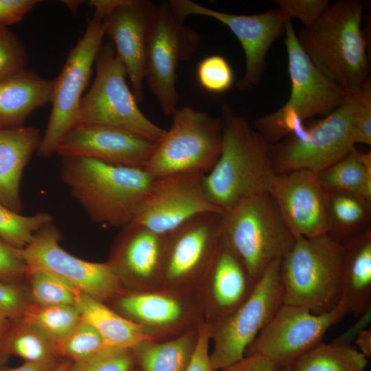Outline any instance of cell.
I'll list each match as a JSON object with an SVG mask.
<instances>
[{"mask_svg":"<svg viewBox=\"0 0 371 371\" xmlns=\"http://www.w3.org/2000/svg\"><path fill=\"white\" fill-rule=\"evenodd\" d=\"M27 59L19 38L8 27H0V80L25 69Z\"/></svg>","mask_w":371,"mask_h":371,"instance_id":"obj_39","label":"cell"},{"mask_svg":"<svg viewBox=\"0 0 371 371\" xmlns=\"http://www.w3.org/2000/svg\"><path fill=\"white\" fill-rule=\"evenodd\" d=\"M371 308L366 311L360 317L358 321L349 328L345 333L341 335L339 339L335 341V343L350 345V341L356 338L357 335L363 330L366 329V326L370 320Z\"/></svg>","mask_w":371,"mask_h":371,"instance_id":"obj_47","label":"cell"},{"mask_svg":"<svg viewBox=\"0 0 371 371\" xmlns=\"http://www.w3.org/2000/svg\"><path fill=\"white\" fill-rule=\"evenodd\" d=\"M64 4L67 5V7L72 11V12H75L76 10L78 8L80 4L82 1H63Z\"/></svg>","mask_w":371,"mask_h":371,"instance_id":"obj_51","label":"cell"},{"mask_svg":"<svg viewBox=\"0 0 371 371\" xmlns=\"http://www.w3.org/2000/svg\"><path fill=\"white\" fill-rule=\"evenodd\" d=\"M367 357L350 345L322 342L290 367L291 371H366Z\"/></svg>","mask_w":371,"mask_h":371,"instance_id":"obj_31","label":"cell"},{"mask_svg":"<svg viewBox=\"0 0 371 371\" xmlns=\"http://www.w3.org/2000/svg\"><path fill=\"white\" fill-rule=\"evenodd\" d=\"M210 342L208 326L204 322L199 326L197 343L186 371H216L210 360Z\"/></svg>","mask_w":371,"mask_h":371,"instance_id":"obj_44","label":"cell"},{"mask_svg":"<svg viewBox=\"0 0 371 371\" xmlns=\"http://www.w3.org/2000/svg\"><path fill=\"white\" fill-rule=\"evenodd\" d=\"M221 233L255 282L273 262L282 258L295 240L269 192L246 197L223 212Z\"/></svg>","mask_w":371,"mask_h":371,"instance_id":"obj_6","label":"cell"},{"mask_svg":"<svg viewBox=\"0 0 371 371\" xmlns=\"http://www.w3.org/2000/svg\"><path fill=\"white\" fill-rule=\"evenodd\" d=\"M344 247L328 234L297 236L280 260L283 304L315 314L333 310L340 302Z\"/></svg>","mask_w":371,"mask_h":371,"instance_id":"obj_4","label":"cell"},{"mask_svg":"<svg viewBox=\"0 0 371 371\" xmlns=\"http://www.w3.org/2000/svg\"><path fill=\"white\" fill-rule=\"evenodd\" d=\"M38 0H0V27L19 22L40 3Z\"/></svg>","mask_w":371,"mask_h":371,"instance_id":"obj_45","label":"cell"},{"mask_svg":"<svg viewBox=\"0 0 371 371\" xmlns=\"http://www.w3.org/2000/svg\"><path fill=\"white\" fill-rule=\"evenodd\" d=\"M199 41L198 32L185 24L168 1L156 5L147 43L145 80L166 116L177 108V68L192 58Z\"/></svg>","mask_w":371,"mask_h":371,"instance_id":"obj_12","label":"cell"},{"mask_svg":"<svg viewBox=\"0 0 371 371\" xmlns=\"http://www.w3.org/2000/svg\"><path fill=\"white\" fill-rule=\"evenodd\" d=\"M168 2L184 20L192 15L204 16L227 26L239 41L245 56V73L237 83L239 91H248L258 85L271 45L284 33L286 21L277 9L254 14H236L212 10L191 0Z\"/></svg>","mask_w":371,"mask_h":371,"instance_id":"obj_18","label":"cell"},{"mask_svg":"<svg viewBox=\"0 0 371 371\" xmlns=\"http://www.w3.org/2000/svg\"><path fill=\"white\" fill-rule=\"evenodd\" d=\"M276 371H291V369L287 366L278 367Z\"/></svg>","mask_w":371,"mask_h":371,"instance_id":"obj_53","label":"cell"},{"mask_svg":"<svg viewBox=\"0 0 371 371\" xmlns=\"http://www.w3.org/2000/svg\"><path fill=\"white\" fill-rule=\"evenodd\" d=\"M25 279L32 303L42 306L74 304L75 289L53 273L27 267Z\"/></svg>","mask_w":371,"mask_h":371,"instance_id":"obj_35","label":"cell"},{"mask_svg":"<svg viewBox=\"0 0 371 371\" xmlns=\"http://www.w3.org/2000/svg\"><path fill=\"white\" fill-rule=\"evenodd\" d=\"M63 360L24 362L22 365L14 368L0 367V371H54Z\"/></svg>","mask_w":371,"mask_h":371,"instance_id":"obj_48","label":"cell"},{"mask_svg":"<svg viewBox=\"0 0 371 371\" xmlns=\"http://www.w3.org/2000/svg\"><path fill=\"white\" fill-rule=\"evenodd\" d=\"M135 371H140V370L137 367Z\"/></svg>","mask_w":371,"mask_h":371,"instance_id":"obj_54","label":"cell"},{"mask_svg":"<svg viewBox=\"0 0 371 371\" xmlns=\"http://www.w3.org/2000/svg\"><path fill=\"white\" fill-rule=\"evenodd\" d=\"M256 283L239 256L221 237L196 287L205 322L211 324L232 313L250 295Z\"/></svg>","mask_w":371,"mask_h":371,"instance_id":"obj_23","label":"cell"},{"mask_svg":"<svg viewBox=\"0 0 371 371\" xmlns=\"http://www.w3.org/2000/svg\"><path fill=\"white\" fill-rule=\"evenodd\" d=\"M327 192L359 196L371 203V153L355 148L346 156L318 173Z\"/></svg>","mask_w":371,"mask_h":371,"instance_id":"obj_29","label":"cell"},{"mask_svg":"<svg viewBox=\"0 0 371 371\" xmlns=\"http://www.w3.org/2000/svg\"><path fill=\"white\" fill-rule=\"evenodd\" d=\"M74 305L82 319L99 333L106 346L132 349L143 341L152 340L138 325L108 304L76 289Z\"/></svg>","mask_w":371,"mask_h":371,"instance_id":"obj_27","label":"cell"},{"mask_svg":"<svg viewBox=\"0 0 371 371\" xmlns=\"http://www.w3.org/2000/svg\"><path fill=\"white\" fill-rule=\"evenodd\" d=\"M54 80L24 69L0 80V128L23 126L38 108L51 102Z\"/></svg>","mask_w":371,"mask_h":371,"instance_id":"obj_25","label":"cell"},{"mask_svg":"<svg viewBox=\"0 0 371 371\" xmlns=\"http://www.w3.org/2000/svg\"><path fill=\"white\" fill-rule=\"evenodd\" d=\"M94 12L123 63L137 101L144 100L146 49L156 5L148 0H91Z\"/></svg>","mask_w":371,"mask_h":371,"instance_id":"obj_16","label":"cell"},{"mask_svg":"<svg viewBox=\"0 0 371 371\" xmlns=\"http://www.w3.org/2000/svg\"><path fill=\"white\" fill-rule=\"evenodd\" d=\"M269 193L295 238L328 234L327 191L317 173L297 170L276 174Z\"/></svg>","mask_w":371,"mask_h":371,"instance_id":"obj_20","label":"cell"},{"mask_svg":"<svg viewBox=\"0 0 371 371\" xmlns=\"http://www.w3.org/2000/svg\"><path fill=\"white\" fill-rule=\"evenodd\" d=\"M221 214L196 215L166 234L161 288H196L221 240Z\"/></svg>","mask_w":371,"mask_h":371,"instance_id":"obj_17","label":"cell"},{"mask_svg":"<svg viewBox=\"0 0 371 371\" xmlns=\"http://www.w3.org/2000/svg\"><path fill=\"white\" fill-rule=\"evenodd\" d=\"M4 352L16 356L25 362L61 361L56 341L36 326L20 318L12 321L7 335Z\"/></svg>","mask_w":371,"mask_h":371,"instance_id":"obj_32","label":"cell"},{"mask_svg":"<svg viewBox=\"0 0 371 371\" xmlns=\"http://www.w3.org/2000/svg\"><path fill=\"white\" fill-rule=\"evenodd\" d=\"M291 91L286 102L277 111L254 122V128L269 144L296 134L304 122L315 115H327L347 94L311 62L300 47L291 20L284 24Z\"/></svg>","mask_w":371,"mask_h":371,"instance_id":"obj_5","label":"cell"},{"mask_svg":"<svg viewBox=\"0 0 371 371\" xmlns=\"http://www.w3.org/2000/svg\"><path fill=\"white\" fill-rule=\"evenodd\" d=\"M60 239L53 222L41 229L21 250L27 267L53 273L74 289L106 304L126 291L107 261L93 262L78 258L61 247Z\"/></svg>","mask_w":371,"mask_h":371,"instance_id":"obj_14","label":"cell"},{"mask_svg":"<svg viewBox=\"0 0 371 371\" xmlns=\"http://www.w3.org/2000/svg\"><path fill=\"white\" fill-rule=\"evenodd\" d=\"M11 324L12 320L0 315V367L8 357L4 352V344Z\"/></svg>","mask_w":371,"mask_h":371,"instance_id":"obj_50","label":"cell"},{"mask_svg":"<svg viewBox=\"0 0 371 371\" xmlns=\"http://www.w3.org/2000/svg\"><path fill=\"white\" fill-rule=\"evenodd\" d=\"M19 284L0 280V315L12 321L21 318L32 303L28 290Z\"/></svg>","mask_w":371,"mask_h":371,"instance_id":"obj_41","label":"cell"},{"mask_svg":"<svg viewBox=\"0 0 371 371\" xmlns=\"http://www.w3.org/2000/svg\"><path fill=\"white\" fill-rule=\"evenodd\" d=\"M95 64L93 82L80 101L79 123L121 128L157 143L166 130L150 121L139 108L126 83V70L111 43L102 45Z\"/></svg>","mask_w":371,"mask_h":371,"instance_id":"obj_9","label":"cell"},{"mask_svg":"<svg viewBox=\"0 0 371 371\" xmlns=\"http://www.w3.org/2000/svg\"><path fill=\"white\" fill-rule=\"evenodd\" d=\"M358 350L367 358L371 357V330L364 329L355 338Z\"/></svg>","mask_w":371,"mask_h":371,"instance_id":"obj_49","label":"cell"},{"mask_svg":"<svg viewBox=\"0 0 371 371\" xmlns=\"http://www.w3.org/2000/svg\"><path fill=\"white\" fill-rule=\"evenodd\" d=\"M156 142L139 135L109 126L79 123L63 138L56 154L87 157L109 164L144 168Z\"/></svg>","mask_w":371,"mask_h":371,"instance_id":"obj_21","label":"cell"},{"mask_svg":"<svg viewBox=\"0 0 371 371\" xmlns=\"http://www.w3.org/2000/svg\"><path fill=\"white\" fill-rule=\"evenodd\" d=\"M326 205L328 234L340 243L367 229L371 203L350 194L327 192Z\"/></svg>","mask_w":371,"mask_h":371,"instance_id":"obj_30","label":"cell"},{"mask_svg":"<svg viewBox=\"0 0 371 371\" xmlns=\"http://www.w3.org/2000/svg\"><path fill=\"white\" fill-rule=\"evenodd\" d=\"M52 222L47 212L24 216L0 203V239L16 249H23L41 229Z\"/></svg>","mask_w":371,"mask_h":371,"instance_id":"obj_34","label":"cell"},{"mask_svg":"<svg viewBox=\"0 0 371 371\" xmlns=\"http://www.w3.org/2000/svg\"><path fill=\"white\" fill-rule=\"evenodd\" d=\"M21 319L56 341L76 326L81 316L74 304L42 306L32 302Z\"/></svg>","mask_w":371,"mask_h":371,"instance_id":"obj_33","label":"cell"},{"mask_svg":"<svg viewBox=\"0 0 371 371\" xmlns=\"http://www.w3.org/2000/svg\"><path fill=\"white\" fill-rule=\"evenodd\" d=\"M221 152L205 175L204 185L210 202L225 212L246 197L269 192L276 173L270 144L248 120L227 104L221 107Z\"/></svg>","mask_w":371,"mask_h":371,"instance_id":"obj_2","label":"cell"},{"mask_svg":"<svg viewBox=\"0 0 371 371\" xmlns=\"http://www.w3.org/2000/svg\"><path fill=\"white\" fill-rule=\"evenodd\" d=\"M136 368L132 349L105 346L89 358L71 361L66 371H135Z\"/></svg>","mask_w":371,"mask_h":371,"instance_id":"obj_37","label":"cell"},{"mask_svg":"<svg viewBox=\"0 0 371 371\" xmlns=\"http://www.w3.org/2000/svg\"><path fill=\"white\" fill-rule=\"evenodd\" d=\"M277 368L266 357L258 354H251L220 371H276Z\"/></svg>","mask_w":371,"mask_h":371,"instance_id":"obj_46","label":"cell"},{"mask_svg":"<svg viewBox=\"0 0 371 371\" xmlns=\"http://www.w3.org/2000/svg\"><path fill=\"white\" fill-rule=\"evenodd\" d=\"M347 314L342 304L324 314L282 304L248 347L247 355H262L277 367H291L323 342L328 330Z\"/></svg>","mask_w":371,"mask_h":371,"instance_id":"obj_15","label":"cell"},{"mask_svg":"<svg viewBox=\"0 0 371 371\" xmlns=\"http://www.w3.org/2000/svg\"><path fill=\"white\" fill-rule=\"evenodd\" d=\"M205 175L189 172L155 179L139 212L130 224L166 235L200 214H222L223 212L212 204L207 196Z\"/></svg>","mask_w":371,"mask_h":371,"instance_id":"obj_19","label":"cell"},{"mask_svg":"<svg viewBox=\"0 0 371 371\" xmlns=\"http://www.w3.org/2000/svg\"><path fill=\"white\" fill-rule=\"evenodd\" d=\"M60 177L91 221L121 227L135 219L155 179L144 168L87 157H63Z\"/></svg>","mask_w":371,"mask_h":371,"instance_id":"obj_3","label":"cell"},{"mask_svg":"<svg viewBox=\"0 0 371 371\" xmlns=\"http://www.w3.org/2000/svg\"><path fill=\"white\" fill-rule=\"evenodd\" d=\"M71 361L68 359H63L54 371H66Z\"/></svg>","mask_w":371,"mask_h":371,"instance_id":"obj_52","label":"cell"},{"mask_svg":"<svg viewBox=\"0 0 371 371\" xmlns=\"http://www.w3.org/2000/svg\"><path fill=\"white\" fill-rule=\"evenodd\" d=\"M102 16L94 12L88 21L85 32L70 50L58 76L54 80L49 122L37 150L48 158L66 135L79 123V109L93 65L104 36Z\"/></svg>","mask_w":371,"mask_h":371,"instance_id":"obj_11","label":"cell"},{"mask_svg":"<svg viewBox=\"0 0 371 371\" xmlns=\"http://www.w3.org/2000/svg\"><path fill=\"white\" fill-rule=\"evenodd\" d=\"M21 250L0 239V280L20 283L25 279L27 267Z\"/></svg>","mask_w":371,"mask_h":371,"instance_id":"obj_42","label":"cell"},{"mask_svg":"<svg viewBox=\"0 0 371 371\" xmlns=\"http://www.w3.org/2000/svg\"><path fill=\"white\" fill-rule=\"evenodd\" d=\"M280 260H275L266 269L250 295L232 313L206 323L213 341L210 360L216 371L243 358L248 347L283 304Z\"/></svg>","mask_w":371,"mask_h":371,"instance_id":"obj_10","label":"cell"},{"mask_svg":"<svg viewBox=\"0 0 371 371\" xmlns=\"http://www.w3.org/2000/svg\"><path fill=\"white\" fill-rule=\"evenodd\" d=\"M367 3L338 0L330 3L297 39L311 62L348 94L358 91L370 78L367 45L361 24Z\"/></svg>","mask_w":371,"mask_h":371,"instance_id":"obj_1","label":"cell"},{"mask_svg":"<svg viewBox=\"0 0 371 371\" xmlns=\"http://www.w3.org/2000/svg\"><path fill=\"white\" fill-rule=\"evenodd\" d=\"M42 139L31 126L0 128V203L20 212V185L23 170Z\"/></svg>","mask_w":371,"mask_h":371,"instance_id":"obj_24","label":"cell"},{"mask_svg":"<svg viewBox=\"0 0 371 371\" xmlns=\"http://www.w3.org/2000/svg\"><path fill=\"white\" fill-rule=\"evenodd\" d=\"M170 117V129L156 143L144 169L154 179L181 173L207 174L221 152V119L188 106L177 107Z\"/></svg>","mask_w":371,"mask_h":371,"instance_id":"obj_8","label":"cell"},{"mask_svg":"<svg viewBox=\"0 0 371 371\" xmlns=\"http://www.w3.org/2000/svg\"><path fill=\"white\" fill-rule=\"evenodd\" d=\"M355 144L371 145V80H368L364 95L355 115L352 126Z\"/></svg>","mask_w":371,"mask_h":371,"instance_id":"obj_43","label":"cell"},{"mask_svg":"<svg viewBox=\"0 0 371 371\" xmlns=\"http://www.w3.org/2000/svg\"><path fill=\"white\" fill-rule=\"evenodd\" d=\"M273 2L286 21L297 18L303 26L314 22L330 4L327 0H276Z\"/></svg>","mask_w":371,"mask_h":371,"instance_id":"obj_40","label":"cell"},{"mask_svg":"<svg viewBox=\"0 0 371 371\" xmlns=\"http://www.w3.org/2000/svg\"><path fill=\"white\" fill-rule=\"evenodd\" d=\"M196 76L204 90L214 93L227 91L234 82L231 65L220 55H211L201 60L196 67Z\"/></svg>","mask_w":371,"mask_h":371,"instance_id":"obj_38","label":"cell"},{"mask_svg":"<svg viewBox=\"0 0 371 371\" xmlns=\"http://www.w3.org/2000/svg\"><path fill=\"white\" fill-rule=\"evenodd\" d=\"M108 305L153 341L178 337L205 322L196 288L126 291Z\"/></svg>","mask_w":371,"mask_h":371,"instance_id":"obj_13","label":"cell"},{"mask_svg":"<svg viewBox=\"0 0 371 371\" xmlns=\"http://www.w3.org/2000/svg\"><path fill=\"white\" fill-rule=\"evenodd\" d=\"M61 358L71 361L85 359L106 346L99 333L82 319L66 336L56 341Z\"/></svg>","mask_w":371,"mask_h":371,"instance_id":"obj_36","label":"cell"},{"mask_svg":"<svg viewBox=\"0 0 371 371\" xmlns=\"http://www.w3.org/2000/svg\"><path fill=\"white\" fill-rule=\"evenodd\" d=\"M368 80L358 91L347 94L342 103L324 119L283 141L270 144L271 160L276 174L297 170L318 174L355 148L353 122Z\"/></svg>","mask_w":371,"mask_h":371,"instance_id":"obj_7","label":"cell"},{"mask_svg":"<svg viewBox=\"0 0 371 371\" xmlns=\"http://www.w3.org/2000/svg\"><path fill=\"white\" fill-rule=\"evenodd\" d=\"M166 235L143 226L122 227L112 245L108 262L126 291L161 288Z\"/></svg>","mask_w":371,"mask_h":371,"instance_id":"obj_22","label":"cell"},{"mask_svg":"<svg viewBox=\"0 0 371 371\" xmlns=\"http://www.w3.org/2000/svg\"><path fill=\"white\" fill-rule=\"evenodd\" d=\"M341 298L347 313L358 318L371 308V230L358 234L342 244Z\"/></svg>","mask_w":371,"mask_h":371,"instance_id":"obj_26","label":"cell"},{"mask_svg":"<svg viewBox=\"0 0 371 371\" xmlns=\"http://www.w3.org/2000/svg\"><path fill=\"white\" fill-rule=\"evenodd\" d=\"M199 327L178 337L145 340L132 348L140 371H186L192 357Z\"/></svg>","mask_w":371,"mask_h":371,"instance_id":"obj_28","label":"cell"}]
</instances>
